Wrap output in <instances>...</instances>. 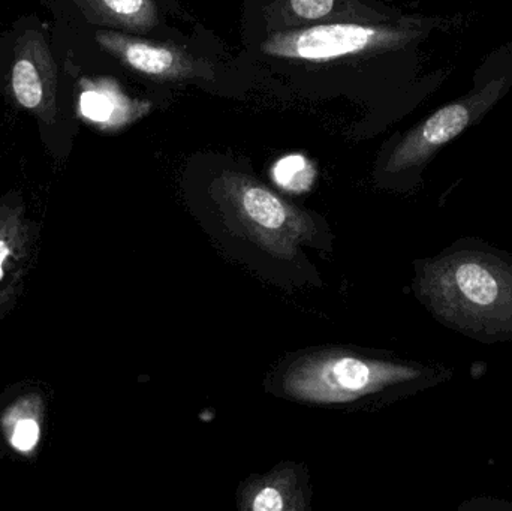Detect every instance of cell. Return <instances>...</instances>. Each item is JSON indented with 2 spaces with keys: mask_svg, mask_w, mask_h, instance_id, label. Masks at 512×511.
Wrapping results in <instances>:
<instances>
[{
  "mask_svg": "<svg viewBox=\"0 0 512 511\" xmlns=\"http://www.w3.org/2000/svg\"><path fill=\"white\" fill-rule=\"evenodd\" d=\"M402 371L387 363L343 351H315L297 357L280 375V390L303 404H354L399 380Z\"/></svg>",
  "mask_w": 512,
  "mask_h": 511,
  "instance_id": "cell-1",
  "label": "cell"
},
{
  "mask_svg": "<svg viewBox=\"0 0 512 511\" xmlns=\"http://www.w3.org/2000/svg\"><path fill=\"white\" fill-rule=\"evenodd\" d=\"M219 185L233 221L270 254L291 258L301 245L315 242V221L258 180L245 174L225 173Z\"/></svg>",
  "mask_w": 512,
  "mask_h": 511,
  "instance_id": "cell-2",
  "label": "cell"
},
{
  "mask_svg": "<svg viewBox=\"0 0 512 511\" xmlns=\"http://www.w3.org/2000/svg\"><path fill=\"white\" fill-rule=\"evenodd\" d=\"M402 39V33L385 27L322 24L295 32L277 33L262 44V51L283 59L322 62L387 47Z\"/></svg>",
  "mask_w": 512,
  "mask_h": 511,
  "instance_id": "cell-3",
  "label": "cell"
},
{
  "mask_svg": "<svg viewBox=\"0 0 512 511\" xmlns=\"http://www.w3.org/2000/svg\"><path fill=\"white\" fill-rule=\"evenodd\" d=\"M504 87V80L493 81L480 92L436 111L400 141L388 159L387 171L406 170L426 161L435 150L454 140L489 111Z\"/></svg>",
  "mask_w": 512,
  "mask_h": 511,
  "instance_id": "cell-4",
  "label": "cell"
},
{
  "mask_svg": "<svg viewBox=\"0 0 512 511\" xmlns=\"http://www.w3.org/2000/svg\"><path fill=\"white\" fill-rule=\"evenodd\" d=\"M11 89L24 110L45 123L57 120V66L44 36L29 30L15 45L11 69Z\"/></svg>",
  "mask_w": 512,
  "mask_h": 511,
  "instance_id": "cell-5",
  "label": "cell"
},
{
  "mask_svg": "<svg viewBox=\"0 0 512 511\" xmlns=\"http://www.w3.org/2000/svg\"><path fill=\"white\" fill-rule=\"evenodd\" d=\"M38 228L17 198L0 201V321L14 309L33 260Z\"/></svg>",
  "mask_w": 512,
  "mask_h": 511,
  "instance_id": "cell-6",
  "label": "cell"
},
{
  "mask_svg": "<svg viewBox=\"0 0 512 511\" xmlns=\"http://www.w3.org/2000/svg\"><path fill=\"white\" fill-rule=\"evenodd\" d=\"M96 41L108 53L141 74L158 78L185 77L192 71L191 60L173 48L141 41L123 33L101 30Z\"/></svg>",
  "mask_w": 512,
  "mask_h": 511,
  "instance_id": "cell-7",
  "label": "cell"
},
{
  "mask_svg": "<svg viewBox=\"0 0 512 511\" xmlns=\"http://www.w3.org/2000/svg\"><path fill=\"white\" fill-rule=\"evenodd\" d=\"M240 507L252 511L303 509V492L298 485L297 474L285 467L261 479L252 480L243 489Z\"/></svg>",
  "mask_w": 512,
  "mask_h": 511,
  "instance_id": "cell-8",
  "label": "cell"
},
{
  "mask_svg": "<svg viewBox=\"0 0 512 511\" xmlns=\"http://www.w3.org/2000/svg\"><path fill=\"white\" fill-rule=\"evenodd\" d=\"M90 20L144 30L155 23L152 0H77Z\"/></svg>",
  "mask_w": 512,
  "mask_h": 511,
  "instance_id": "cell-9",
  "label": "cell"
},
{
  "mask_svg": "<svg viewBox=\"0 0 512 511\" xmlns=\"http://www.w3.org/2000/svg\"><path fill=\"white\" fill-rule=\"evenodd\" d=\"M41 413L35 396L23 399L20 404L6 411L3 419L6 438L9 446L21 455L33 452L41 441Z\"/></svg>",
  "mask_w": 512,
  "mask_h": 511,
  "instance_id": "cell-10",
  "label": "cell"
},
{
  "mask_svg": "<svg viewBox=\"0 0 512 511\" xmlns=\"http://www.w3.org/2000/svg\"><path fill=\"white\" fill-rule=\"evenodd\" d=\"M456 285L472 305L490 306L499 297V284L495 276L477 263L463 264L457 269Z\"/></svg>",
  "mask_w": 512,
  "mask_h": 511,
  "instance_id": "cell-11",
  "label": "cell"
},
{
  "mask_svg": "<svg viewBox=\"0 0 512 511\" xmlns=\"http://www.w3.org/2000/svg\"><path fill=\"white\" fill-rule=\"evenodd\" d=\"M277 185L288 191L303 192L310 188L315 179V170L303 156H286L277 161L273 168Z\"/></svg>",
  "mask_w": 512,
  "mask_h": 511,
  "instance_id": "cell-12",
  "label": "cell"
},
{
  "mask_svg": "<svg viewBox=\"0 0 512 511\" xmlns=\"http://www.w3.org/2000/svg\"><path fill=\"white\" fill-rule=\"evenodd\" d=\"M292 11L306 20H318L330 14L334 0H289Z\"/></svg>",
  "mask_w": 512,
  "mask_h": 511,
  "instance_id": "cell-13",
  "label": "cell"
}]
</instances>
